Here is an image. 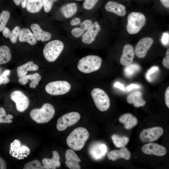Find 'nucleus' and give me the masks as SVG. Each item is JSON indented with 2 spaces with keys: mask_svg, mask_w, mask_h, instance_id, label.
<instances>
[{
  "mask_svg": "<svg viewBox=\"0 0 169 169\" xmlns=\"http://www.w3.org/2000/svg\"><path fill=\"white\" fill-rule=\"evenodd\" d=\"M162 42L164 45L167 44L169 42V35L167 33H163L162 38Z\"/></svg>",
  "mask_w": 169,
  "mask_h": 169,
  "instance_id": "nucleus-46",
  "label": "nucleus"
},
{
  "mask_svg": "<svg viewBox=\"0 0 169 169\" xmlns=\"http://www.w3.org/2000/svg\"><path fill=\"white\" fill-rule=\"evenodd\" d=\"M163 129L156 126L143 130L140 134V140L143 143H149L158 140L163 133Z\"/></svg>",
  "mask_w": 169,
  "mask_h": 169,
  "instance_id": "nucleus-10",
  "label": "nucleus"
},
{
  "mask_svg": "<svg viewBox=\"0 0 169 169\" xmlns=\"http://www.w3.org/2000/svg\"><path fill=\"white\" fill-rule=\"evenodd\" d=\"M114 86L115 87L118 88L121 90H125L124 85L119 82L115 83L114 84Z\"/></svg>",
  "mask_w": 169,
  "mask_h": 169,
  "instance_id": "nucleus-50",
  "label": "nucleus"
},
{
  "mask_svg": "<svg viewBox=\"0 0 169 169\" xmlns=\"http://www.w3.org/2000/svg\"><path fill=\"white\" fill-rule=\"evenodd\" d=\"M76 1H82V0H75Z\"/></svg>",
  "mask_w": 169,
  "mask_h": 169,
  "instance_id": "nucleus-52",
  "label": "nucleus"
},
{
  "mask_svg": "<svg viewBox=\"0 0 169 169\" xmlns=\"http://www.w3.org/2000/svg\"><path fill=\"white\" fill-rule=\"evenodd\" d=\"M64 44L62 41L54 40L48 42L44 46L43 54L45 59L49 62L56 61L64 49Z\"/></svg>",
  "mask_w": 169,
  "mask_h": 169,
  "instance_id": "nucleus-4",
  "label": "nucleus"
},
{
  "mask_svg": "<svg viewBox=\"0 0 169 169\" xmlns=\"http://www.w3.org/2000/svg\"><path fill=\"white\" fill-rule=\"evenodd\" d=\"M21 29L19 27H15L12 31H11L9 37L11 42L13 44H15L20 34Z\"/></svg>",
  "mask_w": 169,
  "mask_h": 169,
  "instance_id": "nucleus-34",
  "label": "nucleus"
},
{
  "mask_svg": "<svg viewBox=\"0 0 169 169\" xmlns=\"http://www.w3.org/2000/svg\"><path fill=\"white\" fill-rule=\"evenodd\" d=\"M66 166L70 169H80L79 163L81 160L74 151L71 149L66 150L65 153Z\"/></svg>",
  "mask_w": 169,
  "mask_h": 169,
  "instance_id": "nucleus-15",
  "label": "nucleus"
},
{
  "mask_svg": "<svg viewBox=\"0 0 169 169\" xmlns=\"http://www.w3.org/2000/svg\"><path fill=\"white\" fill-rule=\"evenodd\" d=\"M159 69L158 66H154L151 67L148 71L146 74V77L148 81L151 82V80L150 78V76L154 73L156 71Z\"/></svg>",
  "mask_w": 169,
  "mask_h": 169,
  "instance_id": "nucleus-41",
  "label": "nucleus"
},
{
  "mask_svg": "<svg viewBox=\"0 0 169 169\" xmlns=\"http://www.w3.org/2000/svg\"><path fill=\"white\" fill-rule=\"evenodd\" d=\"M11 58V54L9 48L5 45L0 46V64L7 63Z\"/></svg>",
  "mask_w": 169,
  "mask_h": 169,
  "instance_id": "nucleus-29",
  "label": "nucleus"
},
{
  "mask_svg": "<svg viewBox=\"0 0 169 169\" xmlns=\"http://www.w3.org/2000/svg\"><path fill=\"white\" fill-rule=\"evenodd\" d=\"M52 152L53 156L51 158H44L42 161L43 165L46 166L48 169H55L60 166L58 152L56 151H53Z\"/></svg>",
  "mask_w": 169,
  "mask_h": 169,
  "instance_id": "nucleus-24",
  "label": "nucleus"
},
{
  "mask_svg": "<svg viewBox=\"0 0 169 169\" xmlns=\"http://www.w3.org/2000/svg\"><path fill=\"white\" fill-rule=\"evenodd\" d=\"M10 98L15 103L18 111L23 112L28 108L29 104V99L22 91L17 90L13 91L11 94Z\"/></svg>",
  "mask_w": 169,
  "mask_h": 169,
  "instance_id": "nucleus-11",
  "label": "nucleus"
},
{
  "mask_svg": "<svg viewBox=\"0 0 169 169\" xmlns=\"http://www.w3.org/2000/svg\"><path fill=\"white\" fill-rule=\"evenodd\" d=\"M27 0H13L15 4L17 5H19L21 3V6L23 8L26 7Z\"/></svg>",
  "mask_w": 169,
  "mask_h": 169,
  "instance_id": "nucleus-45",
  "label": "nucleus"
},
{
  "mask_svg": "<svg viewBox=\"0 0 169 169\" xmlns=\"http://www.w3.org/2000/svg\"><path fill=\"white\" fill-rule=\"evenodd\" d=\"M153 42V39L150 37L141 39L135 47V53L136 56L140 59L145 57Z\"/></svg>",
  "mask_w": 169,
  "mask_h": 169,
  "instance_id": "nucleus-12",
  "label": "nucleus"
},
{
  "mask_svg": "<svg viewBox=\"0 0 169 169\" xmlns=\"http://www.w3.org/2000/svg\"><path fill=\"white\" fill-rule=\"evenodd\" d=\"M101 29V26L98 22L93 23L81 37L82 43L86 45L92 44L95 40Z\"/></svg>",
  "mask_w": 169,
  "mask_h": 169,
  "instance_id": "nucleus-13",
  "label": "nucleus"
},
{
  "mask_svg": "<svg viewBox=\"0 0 169 169\" xmlns=\"http://www.w3.org/2000/svg\"><path fill=\"white\" fill-rule=\"evenodd\" d=\"M72 36L76 38H81L85 33L80 27L78 26L75 27L71 30Z\"/></svg>",
  "mask_w": 169,
  "mask_h": 169,
  "instance_id": "nucleus-37",
  "label": "nucleus"
},
{
  "mask_svg": "<svg viewBox=\"0 0 169 169\" xmlns=\"http://www.w3.org/2000/svg\"><path fill=\"white\" fill-rule=\"evenodd\" d=\"M6 168L7 165L5 161L0 157V169H6Z\"/></svg>",
  "mask_w": 169,
  "mask_h": 169,
  "instance_id": "nucleus-49",
  "label": "nucleus"
},
{
  "mask_svg": "<svg viewBox=\"0 0 169 169\" xmlns=\"http://www.w3.org/2000/svg\"><path fill=\"white\" fill-rule=\"evenodd\" d=\"M125 66L124 70V73L125 75L128 78L133 76L141 69L140 66L136 63H131Z\"/></svg>",
  "mask_w": 169,
  "mask_h": 169,
  "instance_id": "nucleus-30",
  "label": "nucleus"
},
{
  "mask_svg": "<svg viewBox=\"0 0 169 169\" xmlns=\"http://www.w3.org/2000/svg\"><path fill=\"white\" fill-rule=\"evenodd\" d=\"M55 113L54 107L51 104L45 103L40 108L31 110L30 115L32 120L37 123H46L54 117Z\"/></svg>",
  "mask_w": 169,
  "mask_h": 169,
  "instance_id": "nucleus-3",
  "label": "nucleus"
},
{
  "mask_svg": "<svg viewBox=\"0 0 169 169\" xmlns=\"http://www.w3.org/2000/svg\"><path fill=\"white\" fill-rule=\"evenodd\" d=\"M142 152L146 154L163 156L167 153L166 148L158 144L149 143L144 145L141 148Z\"/></svg>",
  "mask_w": 169,
  "mask_h": 169,
  "instance_id": "nucleus-14",
  "label": "nucleus"
},
{
  "mask_svg": "<svg viewBox=\"0 0 169 169\" xmlns=\"http://www.w3.org/2000/svg\"><path fill=\"white\" fill-rule=\"evenodd\" d=\"M140 85L136 84H131L128 85L127 88V90L128 91H130L133 89H138L140 88Z\"/></svg>",
  "mask_w": 169,
  "mask_h": 169,
  "instance_id": "nucleus-48",
  "label": "nucleus"
},
{
  "mask_svg": "<svg viewBox=\"0 0 169 169\" xmlns=\"http://www.w3.org/2000/svg\"><path fill=\"white\" fill-rule=\"evenodd\" d=\"M111 138L115 146L118 148L124 147L129 141V138L128 137L120 136L116 134L113 135Z\"/></svg>",
  "mask_w": 169,
  "mask_h": 169,
  "instance_id": "nucleus-31",
  "label": "nucleus"
},
{
  "mask_svg": "<svg viewBox=\"0 0 169 169\" xmlns=\"http://www.w3.org/2000/svg\"><path fill=\"white\" fill-rule=\"evenodd\" d=\"M10 73L9 70L6 69L0 75V85L2 84H5L9 82L10 79L7 76Z\"/></svg>",
  "mask_w": 169,
  "mask_h": 169,
  "instance_id": "nucleus-40",
  "label": "nucleus"
},
{
  "mask_svg": "<svg viewBox=\"0 0 169 169\" xmlns=\"http://www.w3.org/2000/svg\"><path fill=\"white\" fill-rule=\"evenodd\" d=\"M78 7L75 3H67L62 6L60 9V12L63 16L66 19L72 18L76 13Z\"/></svg>",
  "mask_w": 169,
  "mask_h": 169,
  "instance_id": "nucleus-25",
  "label": "nucleus"
},
{
  "mask_svg": "<svg viewBox=\"0 0 169 169\" xmlns=\"http://www.w3.org/2000/svg\"><path fill=\"white\" fill-rule=\"evenodd\" d=\"M126 30L131 34L138 33L145 25L146 18L142 13L137 12H132L127 17Z\"/></svg>",
  "mask_w": 169,
  "mask_h": 169,
  "instance_id": "nucleus-5",
  "label": "nucleus"
},
{
  "mask_svg": "<svg viewBox=\"0 0 169 169\" xmlns=\"http://www.w3.org/2000/svg\"><path fill=\"white\" fill-rule=\"evenodd\" d=\"M162 64L166 68L169 69V49H168L166 53V57L162 60Z\"/></svg>",
  "mask_w": 169,
  "mask_h": 169,
  "instance_id": "nucleus-42",
  "label": "nucleus"
},
{
  "mask_svg": "<svg viewBox=\"0 0 169 169\" xmlns=\"http://www.w3.org/2000/svg\"><path fill=\"white\" fill-rule=\"evenodd\" d=\"M127 102L130 104H133L134 106L138 108L144 106L146 101L143 99L142 94L140 91H136L130 93L127 97Z\"/></svg>",
  "mask_w": 169,
  "mask_h": 169,
  "instance_id": "nucleus-21",
  "label": "nucleus"
},
{
  "mask_svg": "<svg viewBox=\"0 0 169 169\" xmlns=\"http://www.w3.org/2000/svg\"><path fill=\"white\" fill-rule=\"evenodd\" d=\"M108 158L112 161L122 158L126 160H129L131 157V154L129 151L125 147L121 148L120 150H112L107 154Z\"/></svg>",
  "mask_w": 169,
  "mask_h": 169,
  "instance_id": "nucleus-19",
  "label": "nucleus"
},
{
  "mask_svg": "<svg viewBox=\"0 0 169 169\" xmlns=\"http://www.w3.org/2000/svg\"><path fill=\"white\" fill-rule=\"evenodd\" d=\"M41 164L38 160H35L26 163L24 169H41Z\"/></svg>",
  "mask_w": 169,
  "mask_h": 169,
  "instance_id": "nucleus-35",
  "label": "nucleus"
},
{
  "mask_svg": "<svg viewBox=\"0 0 169 169\" xmlns=\"http://www.w3.org/2000/svg\"><path fill=\"white\" fill-rule=\"evenodd\" d=\"M0 71H1V69L0 68Z\"/></svg>",
  "mask_w": 169,
  "mask_h": 169,
  "instance_id": "nucleus-53",
  "label": "nucleus"
},
{
  "mask_svg": "<svg viewBox=\"0 0 169 169\" xmlns=\"http://www.w3.org/2000/svg\"><path fill=\"white\" fill-rule=\"evenodd\" d=\"M98 0H85L83 4V8L87 10L93 9L95 6Z\"/></svg>",
  "mask_w": 169,
  "mask_h": 169,
  "instance_id": "nucleus-36",
  "label": "nucleus"
},
{
  "mask_svg": "<svg viewBox=\"0 0 169 169\" xmlns=\"http://www.w3.org/2000/svg\"><path fill=\"white\" fill-rule=\"evenodd\" d=\"M90 94L95 106L99 110L104 112L109 109L110 106V99L103 90L95 88L91 90Z\"/></svg>",
  "mask_w": 169,
  "mask_h": 169,
  "instance_id": "nucleus-7",
  "label": "nucleus"
},
{
  "mask_svg": "<svg viewBox=\"0 0 169 169\" xmlns=\"http://www.w3.org/2000/svg\"><path fill=\"white\" fill-rule=\"evenodd\" d=\"M72 85L67 80H59L49 82L45 86V90L48 94L54 96L67 94L71 90Z\"/></svg>",
  "mask_w": 169,
  "mask_h": 169,
  "instance_id": "nucleus-6",
  "label": "nucleus"
},
{
  "mask_svg": "<svg viewBox=\"0 0 169 169\" xmlns=\"http://www.w3.org/2000/svg\"><path fill=\"white\" fill-rule=\"evenodd\" d=\"M41 78V77L39 73H35L20 77L18 79V81L21 84L25 85L28 83L29 80H30L31 82L29 83V86L32 89H34L38 85Z\"/></svg>",
  "mask_w": 169,
  "mask_h": 169,
  "instance_id": "nucleus-22",
  "label": "nucleus"
},
{
  "mask_svg": "<svg viewBox=\"0 0 169 169\" xmlns=\"http://www.w3.org/2000/svg\"><path fill=\"white\" fill-rule=\"evenodd\" d=\"M107 151V147L105 145L100 143L92 144L89 150V152L90 156L95 160L102 158L105 156Z\"/></svg>",
  "mask_w": 169,
  "mask_h": 169,
  "instance_id": "nucleus-17",
  "label": "nucleus"
},
{
  "mask_svg": "<svg viewBox=\"0 0 169 169\" xmlns=\"http://www.w3.org/2000/svg\"><path fill=\"white\" fill-rule=\"evenodd\" d=\"M13 116L10 114H6V112L4 108L0 107V124L10 123L13 121L12 120Z\"/></svg>",
  "mask_w": 169,
  "mask_h": 169,
  "instance_id": "nucleus-32",
  "label": "nucleus"
},
{
  "mask_svg": "<svg viewBox=\"0 0 169 169\" xmlns=\"http://www.w3.org/2000/svg\"><path fill=\"white\" fill-rule=\"evenodd\" d=\"M165 104L169 108V87L167 88L165 93Z\"/></svg>",
  "mask_w": 169,
  "mask_h": 169,
  "instance_id": "nucleus-44",
  "label": "nucleus"
},
{
  "mask_svg": "<svg viewBox=\"0 0 169 169\" xmlns=\"http://www.w3.org/2000/svg\"><path fill=\"white\" fill-rule=\"evenodd\" d=\"M135 57V53L132 46L129 44L124 47L122 54L120 59L121 64L126 66L132 63Z\"/></svg>",
  "mask_w": 169,
  "mask_h": 169,
  "instance_id": "nucleus-16",
  "label": "nucleus"
},
{
  "mask_svg": "<svg viewBox=\"0 0 169 169\" xmlns=\"http://www.w3.org/2000/svg\"><path fill=\"white\" fill-rule=\"evenodd\" d=\"M30 28L35 38L38 41L40 40L42 42H45L49 40L52 37V35L50 33L43 31L37 24H32Z\"/></svg>",
  "mask_w": 169,
  "mask_h": 169,
  "instance_id": "nucleus-20",
  "label": "nucleus"
},
{
  "mask_svg": "<svg viewBox=\"0 0 169 169\" xmlns=\"http://www.w3.org/2000/svg\"><path fill=\"white\" fill-rule=\"evenodd\" d=\"M38 68L37 64L32 61H30L18 67L16 71L18 76L21 77L26 75L28 71H35Z\"/></svg>",
  "mask_w": 169,
  "mask_h": 169,
  "instance_id": "nucleus-26",
  "label": "nucleus"
},
{
  "mask_svg": "<svg viewBox=\"0 0 169 169\" xmlns=\"http://www.w3.org/2000/svg\"><path fill=\"white\" fill-rule=\"evenodd\" d=\"M93 23V21L91 19H87L81 22L79 26L85 32L90 27Z\"/></svg>",
  "mask_w": 169,
  "mask_h": 169,
  "instance_id": "nucleus-38",
  "label": "nucleus"
},
{
  "mask_svg": "<svg viewBox=\"0 0 169 169\" xmlns=\"http://www.w3.org/2000/svg\"><path fill=\"white\" fill-rule=\"evenodd\" d=\"M89 136V133L86 128L83 127L76 128L67 137V144L73 150L79 151L84 147Z\"/></svg>",
  "mask_w": 169,
  "mask_h": 169,
  "instance_id": "nucleus-1",
  "label": "nucleus"
},
{
  "mask_svg": "<svg viewBox=\"0 0 169 169\" xmlns=\"http://www.w3.org/2000/svg\"><path fill=\"white\" fill-rule=\"evenodd\" d=\"M30 150L26 146L22 145L19 140H14L10 144L9 154L17 159L22 160L30 154Z\"/></svg>",
  "mask_w": 169,
  "mask_h": 169,
  "instance_id": "nucleus-9",
  "label": "nucleus"
},
{
  "mask_svg": "<svg viewBox=\"0 0 169 169\" xmlns=\"http://www.w3.org/2000/svg\"><path fill=\"white\" fill-rule=\"evenodd\" d=\"M81 22V19L79 18L75 17L70 20L69 23L71 26L75 27L79 25Z\"/></svg>",
  "mask_w": 169,
  "mask_h": 169,
  "instance_id": "nucleus-43",
  "label": "nucleus"
},
{
  "mask_svg": "<svg viewBox=\"0 0 169 169\" xmlns=\"http://www.w3.org/2000/svg\"><path fill=\"white\" fill-rule=\"evenodd\" d=\"M19 40L21 42H27L31 45H34L37 43L36 40L33 33L27 28H23L21 30Z\"/></svg>",
  "mask_w": 169,
  "mask_h": 169,
  "instance_id": "nucleus-27",
  "label": "nucleus"
},
{
  "mask_svg": "<svg viewBox=\"0 0 169 169\" xmlns=\"http://www.w3.org/2000/svg\"><path fill=\"white\" fill-rule=\"evenodd\" d=\"M11 31L7 27H5L3 31V36L6 38H9Z\"/></svg>",
  "mask_w": 169,
  "mask_h": 169,
  "instance_id": "nucleus-47",
  "label": "nucleus"
},
{
  "mask_svg": "<svg viewBox=\"0 0 169 169\" xmlns=\"http://www.w3.org/2000/svg\"><path fill=\"white\" fill-rule=\"evenodd\" d=\"M119 122L123 124L125 129L129 130L136 126L138 123V120L130 113H126L121 115L119 118Z\"/></svg>",
  "mask_w": 169,
  "mask_h": 169,
  "instance_id": "nucleus-23",
  "label": "nucleus"
},
{
  "mask_svg": "<svg viewBox=\"0 0 169 169\" xmlns=\"http://www.w3.org/2000/svg\"><path fill=\"white\" fill-rule=\"evenodd\" d=\"M164 6L167 8L169 7V0H160Z\"/></svg>",
  "mask_w": 169,
  "mask_h": 169,
  "instance_id": "nucleus-51",
  "label": "nucleus"
},
{
  "mask_svg": "<svg viewBox=\"0 0 169 169\" xmlns=\"http://www.w3.org/2000/svg\"><path fill=\"white\" fill-rule=\"evenodd\" d=\"M105 10L121 17L125 16L127 12L125 7L122 4L113 1H109L105 5Z\"/></svg>",
  "mask_w": 169,
  "mask_h": 169,
  "instance_id": "nucleus-18",
  "label": "nucleus"
},
{
  "mask_svg": "<svg viewBox=\"0 0 169 169\" xmlns=\"http://www.w3.org/2000/svg\"><path fill=\"white\" fill-rule=\"evenodd\" d=\"M43 7V0H27L26 7L29 12L36 13L40 11Z\"/></svg>",
  "mask_w": 169,
  "mask_h": 169,
  "instance_id": "nucleus-28",
  "label": "nucleus"
},
{
  "mask_svg": "<svg viewBox=\"0 0 169 169\" xmlns=\"http://www.w3.org/2000/svg\"><path fill=\"white\" fill-rule=\"evenodd\" d=\"M10 17L9 12L7 10L3 11L0 14V32L2 31Z\"/></svg>",
  "mask_w": 169,
  "mask_h": 169,
  "instance_id": "nucleus-33",
  "label": "nucleus"
},
{
  "mask_svg": "<svg viewBox=\"0 0 169 169\" xmlns=\"http://www.w3.org/2000/svg\"><path fill=\"white\" fill-rule=\"evenodd\" d=\"M102 59L99 56L91 54L83 57L78 61L77 68L80 72L89 74L95 72L100 68Z\"/></svg>",
  "mask_w": 169,
  "mask_h": 169,
  "instance_id": "nucleus-2",
  "label": "nucleus"
},
{
  "mask_svg": "<svg viewBox=\"0 0 169 169\" xmlns=\"http://www.w3.org/2000/svg\"><path fill=\"white\" fill-rule=\"evenodd\" d=\"M80 117V114L76 112L73 111L65 114L58 119L57 129L59 131H64L67 127L76 124Z\"/></svg>",
  "mask_w": 169,
  "mask_h": 169,
  "instance_id": "nucleus-8",
  "label": "nucleus"
},
{
  "mask_svg": "<svg viewBox=\"0 0 169 169\" xmlns=\"http://www.w3.org/2000/svg\"><path fill=\"white\" fill-rule=\"evenodd\" d=\"M58 0H43V7L45 12L48 13L51 10L54 3Z\"/></svg>",
  "mask_w": 169,
  "mask_h": 169,
  "instance_id": "nucleus-39",
  "label": "nucleus"
}]
</instances>
